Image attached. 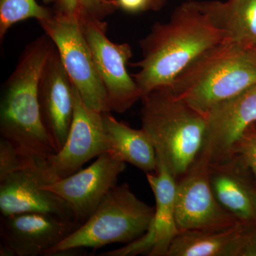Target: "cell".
<instances>
[{
  "mask_svg": "<svg viewBox=\"0 0 256 256\" xmlns=\"http://www.w3.org/2000/svg\"><path fill=\"white\" fill-rule=\"evenodd\" d=\"M236 154L254 174L256 182V127L252 124L236 143L232 154Z\"/></svg>",
  "mask_w": 256,
  "mask_h": 256,
  "instance_id": "22",
  "label": "cell"
},
{
  "mask_svg": "<svg viewBox=\"0 0 256 256\" xmlns=\"http://www.w3.org/2000/svg\"><path fill=\"white\" fill-rule=\"evenodd\" d=\"M210 23L226 41L242 48L256 47V0L198 2Z\"/></svg>",
  "mask_w": 256,
  "mask_h": 256,
  "instance_id": "18",
  "label": "cell"
},
{
  "mask_svg": "<svg viewBox=\"0 0 256 256\" xmlns=\"http://www.w3.org/2000/svg\"><path fill=\"white\" fill-rule=\"evenodd\" d=\"M225 42V35L210 23L198 2L178 5L169 21L154 24L140 42L142 58L132 64L140 70L131 76L142 98L154 89L171 86L194 60Z\"/></svg>",
  "mask_w": 256,
  "mask_h": 256,
  "instance_id": "1",
  "label": "cell"
},
{
  "mask_svg": "<svg viewBox=\"0 0 256 256\" xmlns=\"http://www.w3.org/2000/svg\"><path fill=\"white\" fill-rule=\"evenodd\" d=\"M154 212L156 207L139 200L129 184L116 185L84 224L44 256L60 255L74 249H97L112 244H129L149 229Z\"/></svg>",
  "mask_w": 256,
  "mask_h": 256,
  "instance_id": "5",
  "label": "cell"
},
{
  "mask_svg": "<svg viewBox=\"0 0 256 256\" xmlns=\"http://www.w3.org/2000/svg\"><path fill=\"white\" fill-rule=\"evenodd\" d=\"M252 52H254V55H255V57L256 58V47L255 48H252Z\"/></svg>",
  "mask_w": 256,
  "mask_h": 256,
  "instance_id": "25",
  "label": "cell"
},
{
  "mask_svg": "<svg viewBox=\"0 0 256 256\" xmlns=\"http://www.w3.org/2000/svg\"><path fill=\"white\" fill-rule=\"evenodd\" d=\"M206 126L198 158L208 164L232 156L242 134L256 122V84L214 106L206 114Z\"/></svg>",
  "mask_w": 256,
  "mask_h": 256,
  "instance_id": "13",
  "label": "cell"
},
{
  "mask_svg": "<svg viewBox=\"0 0 256 256\" xmlns=\"http://www.w3.org/2000/svg\"><path fill=\"white\" fill-rule=\"evenodd\" d=\"M24 156L4 138H0V180L12 173L46 161Z\"/></svg>",
  "mask_w": 256,
  "mask_h": 256,
  "instance_id": "21",
  "label": "cell"
},
{
  "mask_svg": "<svg viewBox=\"0 0 256 256\" xmlns=\"http://www.w3.org/2000/svg\"><path fill=\"white\" fill-rule=\"evenodd\" d=\"M254 229L239 222L227 228L180 232L166 256H244Z\"/></svg>",
  "mask_w": 256,
  "mask_h": 256,
  "instance_id": "16",
  "label": "cell"
},
{
  "mask_svg": "<svg viewBox=\"0 0 256 256\" xmlns=\"http://www.w3.org/2000/svg\"><path fill=\"white\" fill-rule=\"evenodd\" d=\"M73 120L65 144L47 158L53 174L63 178L77 172L89 160L110 151L104 112L86 105L74 86Z\"/></svg>",
  "mask_w": 256,
  "mask_h": 256,
  "instance_id": "12",
  "label": "cell"
},
{
  "mask_svg": "<svg viewBox=\"0 0 256 256\" xmlns=\"http://www.w3.org/2000/svg\"><path fill=\"white\" fill-rule=\"evenodd\" d=\"M256 84L252 50L225 42L206 50L182 70L170 88L200 114Z\"/></svg>",
  "mask_w": 256,
  "mask_h": 256,
  "instance_id": "4",
  "label": "cell"
},
{
  "mask_svg": "<svg viewBox=\"0 0 256 256\" xmlns=\"http://www.w3.org/2000/svg\"><path fill=\"white\" fill-rule=\"evenodd\" d=\"M52 12L36 0H0V38L14 24L28 18L40 22L50 18Z\"/></svg>",
  "mask_w": 256,
  "mask_h": 256,
  "instance_id": "20",
  "label": "cell"
},
{
  "mask_svg": "<svg viewBox=\"0 0 256 256\" xmlns=\"http://www.w3.org/2000/svg\"><path fill=\"white\" fill-rule=\"evenodd\" d=\"M80 226L75 220L41 212L1 216L0 256H44Z\"/></svg>",
  "mask_w": 256,
  "mask_h": 256,
  "instance_id": "9",
  "label": "cell"
},
{
  "mask_svg": "<svg viewBox=\"0 0 256 256\" xmlns=\"http://www.w3.org/2000/svg\"><path fill=\"white\" fill-rule=\"evenodd\" d=\"M104 122L110 142L109 152L146 174L156 172L158 158L156 149L142 128L133 129L124 122L118 121L110 112H104Z\"/></svg>",
  "mask_w": 256,
  "mask_h": 256,
  "instance_id": "19",
  "label": "cell"
},
{
  "mask_svg": "<svg viewBox=\"0 0 256 256\" xmlns=\"http://www.w3.org/2000/svg\"><path fill=\"white\" fill-rule=\"evenodd\" d=\"M255 208H256V196H255Z\"/></svg>",
  "mask_w": 256,
  "mask_h": 256,
  "instance_id": "26",
  "label": "cell"
},
{
  "mask_svg": "<svg viewBox=\"0 0 256 256\" xmlns=\"http://www.w3.org/2000/svg\"><path fill=\"white\" fill-rule=\"evenodd\" d=\"M166 0H149L148 10L158 11L164 6Z\"/></svg>",
  "mask_w": 256,
  "mask_h": 256,
  "instance_id": "24",
  "label": "cell"
},
{
  "mask_svg": "<svg viewBox=\"0 0 256 256\" xmlns=\"http://www.w3.org/2000/svg\"><path fill=\"white\" fill-rule=\"evenodd\" d=\"M185 1H191V0H185Z\"/></svg>",
  "mask_w": 256,
  "mask_h": 256,
  "instance_id": "27",
  "label": "cell"
},
{
  "mask_svg": "<svg viewBox=\"0 0 256 256\" xmlns=\"http://www.w3.org/2000/svg\"><path fill=\"white\" fill-rule=\"evenodd\" d=\"M42 122L57 151L65 144L74 110V85L54 45L38 82Z\"/></svg>",
  "mask_w": 256,
  "mask_h": 256,
  "instance_id": "14",
  "label": "cell"
},
{
  "mask_svg": "<svg viewBox=\"0 0 256 256\" xmlns=\"http://www.w3.org/2000/svg\"><path fill=\"white\" fill-rule=\"evenodd\" d=\"M54 44L44 35L24 50L3 85L0 101V136L30 158L47 160L56 152L42 122L38 82Z\"/></svg>",
  "mask_w": 256,
  "mask_h": 256,
  "instance_id": "2",
  "label": "cell"
},
{
  "mask_svg": "<svg viewBox=\"0 0 256 256\" xmlns=\"http://www.w3.org/2000/svg\"><path fill=\"white\" fill-rule=\"evenodd\" d=\"M146 176L156 202L154 218L146 230L154 244L149 256H166L180 234L175 218L176 180L160 160L156 172L146 174Z\"/></svg>",
  "mask_w": 256,
  "mask_h": 256,
  "instance_id": "17",
  "label": "cell"
},
{
  "mask_svg": "<svg viewBox=\"0 0 256 256\" xmlns=\"http://www.w3.org/2000/svg\"><path fill=\"white\" fill-rule=\"evenodd\" d=\"M58 180L50 170L47 160L5 176L0 180L2 216L25 212H41L75 220L68 203L54 192L44 188L45 184Z\"/></svg>",
  "mask_w": 256,
  "mask_h": 256,
  "instance_id": "10",
  "label": "cell"
},
{
  "mask_svg": "<svg viewBox=\"0 0 256 256\" xmlns=\"http://www.w3.org/2000/svg\"><path fill=\"white\" fill-rule=\"evenodd\" d=\"M208 164L210 188L220 206L242 223L256 225V190L245 178L248 168L235 154Z\"/></svg>",
  "mask_w": 256,
  "mask_h": 256,
  "instance_id": "15",
  "label": "cell"
},
{
  "mask_svg": "<svg viewBox=\"0 0 256 256\" xmlns=\"http://www.w3.org/2000/svg\"><path fill=\"white\" fill-rule=\"evenodd\" d=\"M208 163L198 159L176 180L175 218L180 232L227 228L239 220L220 206L210 188Z\"/></svg>",
  "mask_w": 256,
  "mask_h": 256,
  "instance_id": "8",
  "label": "cell"
},
{
  "mask_svg": "<svg viewBox=\"0 0 256 256\" xmlns=\"http://www.w3.org/2000/svg\"><path fill=\"white\" fill-rule=\"evenodd\" d=\"M119 6L128 12L143 11L148 10L149 0H117Z\"/></svg>",
  "mask_w": 256,
  "mask_h": 256,
  "instance_id": "23",
  "label": "cell"
},
{
  "mask_svg": "<svg viewBox=\"0 0 256 256\" xmlns=\"http://www.w3.org/2000/svg\"><path fill=\"white\" fill-rule=\"evenodd\" d=\"M80 22L92 60L107 95L111 112L129 110L142 95L126 65L132 57L131 47L127 43L116 44L106 35V23L102 18L80 11Z\"/></svg>",
  "mask_w": 256,
  "mask_h": 256,
  "instance_id": "7",
  "label": "cell"
},
{
  "mask_svg": "<svg viewBox=\"0 0 256 256\" xmlns=\"http://www.w3.org/2000/svg\"><path fill=\"white\" fill-rule=\"evenodd\" d=\"M142 128L150 138L158 160L178 180L198 159L206 120L169 87L154 89L141 99Z\"/></svg>",
  "mask_w": 256,
  "mask_h": 256,
  "instance_id": "3",
  "label": "cell"
},
{
  "mask_svg": "<svg viewBox=\"0 0 256 256\" xmlns=\"http://www.w3.org/2000/svg\"><path fill=\"white\" fill-rule=\"evenodd\" d=\"M126 168V162L108 152L97 156L86 169L47 184L44 188L66 202L73 212L74 220L82 225L117 185Z\"/></svg>",
  "mask_w": 256,
  "mask_h": 256,
  "instance_id": "11",
  "label": "cell"
},
{
  "mask_svg": "<svg viewBox=\"0 0 256 256\" xmlns=\"http://www.w3.org/2000/svg\"><path fill=\"white\" fill-rule=\"evenodd\" d=\"M53 42L69 78L86 105L100 112H111L80 22L79 11L56 9L38 22Z\"/></svg>",
  "mask_w": 256,
  "mask_h": 256,
  "instance_id": "6",
  "label": "cell"
}]
</instances>
